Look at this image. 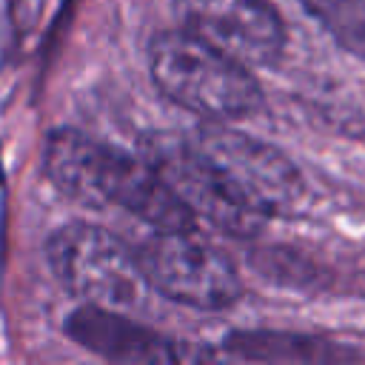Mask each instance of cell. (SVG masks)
<instances>
[{
    "label": "cell",
    "instance_id": "obj_1",
    "mask_svg": "<svg viewBox=\"0 0 365 365\" xmlns=\"http://www.w3.org/2000/svg\"><path fill=\"white\" fill-rule=\"evenodd\" d=\"M43 168L57 191L83 202H114L148 222L154 231L191 228L194 214L174 194L165 177L148 160H137L114 145L97 143L80 131H51L43 154Z\"/></svg>",
    "mask_w": 365,
    "mask_h": 365
},
{
    "label": "cell",
    "instance_id": "obj_2",
    "mask_svg": "<svg viewBox=\"0 0 365 365\" xmlns=\"http://www.w3.org/2000/svg\"><path fill=\"white\" fill-rule=\"evenodd\" d=\"M188 151L211 180L214 191L242 217H294L305 202V180L274 145L220 125H197L185 137Z\"/></svg>",
    "mask_w": 365,
    "mask_h": 365
},
{
    "label": "cell",
    "instance_id": "obj_3",
    "mask_svg": "<svg viewBox=\"0 0 365 365\" xmlns=\"http://www.w3.org/2000/svg\"><path fill=\"white\" fill-rule=\"evenodd\" d=\"M148 68L163 97L202 120H240L262 106V88L251 68L185 29L154 34Z\"/></svg>",
    "mask_w": 365,
    "mask_h": 365
},
{
    "label": "cell",
    "instance_id": "obj_4",
    "mask_svg": "<svg viewBox=\"0 0 365 365\" xmlns=\"http://www.w3.org/2000/svg\"><path fill=\"white\" fill-rule=\"evenodd\" d=\"M46 259L51 274L91 305H106L114 311L137 308L148 288L137 251L91 222H68L57 228L46 245Z\"/></svg>",
    "mask_w": 365,
    "mask_h": 365
},
{
    "label": "cell",
    "instance_id": "obj_5",
    "mask_svg": "<svg viewBox=\"0 0 365 365\" xmlns=\"http://www.w3.org/2000/svg\"><path fill=\"white\" fill-rule=\"evenodd\" d=\"M137 262L151 291L188 308L220 311L234 305L242 291L234 262L191 228L154 231L140 245Z\"/></svg>",
    "mask_w": 365,
    "mask_h": 365
},
{
    "label": "cell",
    "instance_id": "obj_6",
    "mask_svg": "<svg viewBox=\"0 0 365 365\" xmlns=\"http://www.w3.org/2000/svg\"><path fill=\"white\" fill-rule=\"evenodd\" d=\"M180 29L248 68L271 66L285 46L282 17L268 0H174Z\"/></svg>",
    "mask_w": 365,
    "mask_h": 365
},
{
    "label": "cell",
    "instance_id": "obj_7",
    "mask_svg": "<svg viewBox=\"0 0 365 365\" xmlns=\"http://www.w3.org/2000/svg\"><path fill=\"white\" fill-rule=\"evenodd\" d=\"M66 331L94 354L120 362H168L177 356L168 339L154 331L123 319L114 308L106 305H83L66 322Z\"/></svg>",
    "mask_w": 365,
    "mask_h": 365
},
{
    "label": "cell",
    "instance_id": "obj_8",
    "mask_svg": "<svg viewBox=\"0 0 365 365\" xmlns=\"http://www.w3.org/2000/svg\"><path fill=\"white\" fill-rule=\"evenodd\" d=\"M308 14L351 54L365 60V0H299Z\"/></svg>",
    "mask_w": 365,
    "mask_h": 365
}]
</instances>
